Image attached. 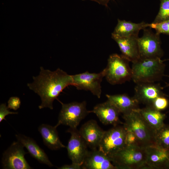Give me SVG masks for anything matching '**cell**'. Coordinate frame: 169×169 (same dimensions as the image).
Returning a JSON list of instances; mask_svg holds the SVG:
<instances>
[{"label": "cell", "mask_w": 169, "mask_h": 169, "mask_svg": "<svg viewBox=\"0 0 169 169\" xmlns=\"http://www.w3.org/2000/svg\"><path fill=\"white\" fill-rule=\"evenodd\" d=\"M39 74L33 77V81L28 83L30 89L40 97L41 103L39 109H53V103L61 92L67 87L73 84L72 75H69L60 68L54 71L40 67Z\"/></svg>", "instance_id": "1"}, {"label": "cell", "mask_w": 169, "mask_h": 169, "mask_svg": "<svg viewBox=\"0 0 169 169\" xmlns=\"http://www.w3.org/2000/svg\"><path fill=\"white\" fill-rule=\"evenodd\" d=\"M165 67L160 58H140L132 63V79L136 84L159 81L164 75Z\"/></svg>", "instance_id": "2"}, {"label": "cell", "mask_w": 169, "mask_h": 169, "mask_svg": "<svg viewBox=\"0 0 169 169\" xmlns=\"http://www.w3.org/2000/svg\"><path fill=\"white\" fill-rule=\"evenodd\" d=\"M139 109L123 114L125 129L132 132L136 137L139 146L146 148L155 145V131L146 122L139 111Z\"/></svg>", "instance_id": "3"}, {"label": "cell", "mask_w": 169, "mask_h": 169, "mask_svg": "<svg viewBox=\"0 0 169 169\" xmlns=\"http://www.w3.org/2000/svg\"><path fill=\"white\" fill-rule=\"evenodd\" d=\"M116 169H146V148L126 146L109 157Z\"/></svg>", "instance_id": "4"}, {"label": "cell", "mask_w": 169, "mask_h": 169, "mask_svg": "<svg viewBox=\"0 0 169 169\" xmlns=\"http://www.w3.org/2000/svg\"><path fill=\"white\" fill-rule=\"evenodd\" d=\"M129 61L121 54H113L110 55L107 65L104 69L105 77L112 85L121 84L132 79L131 68Z\"/></svg>", "instance_id": "5"}, {"label": "cell", "mask_w": 169, "mask_h": 169, "mask_svg": "<svg viewBox=\"0 0 169 169\" xmlns=\"http://www.w3.org/2000/svg\"><path fill=\"white\" fill-rule=\"evenodd\" d=\"M58 100L61 104L62 108L56 125L57 127L63 125L76 129L81 121L90 113L86 109V102L85 101L64 104Z\"/></svg>", "instance_id": "6"}, {"label": "cell", "mask_w": 169, "mask_h": 169, "mask_svg": "<svg viewBox=\"0 0 169 169\" xmlns=\"http://www.w3.org/2000/svg\"><path fill=\"white\" fill-rule=\"evenodd\" d=\"M126 130L123 126L116 125L105 131L98 146V149L109 157L126 146Z\"/></svg>", "instance_id": "7"}, {"label": "cell", "mask_w": 169, "mask_h": 169, "mask_svg": "<svg viewBox=\"0 0 169 169\" xmlns=\"http://www.w3.org/2000/svg\"><path fill=\"white\" fill-rule=\"evenodd\" d=\"M140 58H161L163 54L160 34L150 29H143V34L137 39Z\"/></svg>", "instance_id": "8"}, {"label": "cell", "mask_w": 169, "mask_h": 169, "mask_svg": "<svg viewBox=\"0 0 169 169\" xmlns=\"http://www.w3.org/2000/svg\"><path fill=\"white\" fill-rule=\"evenodd\" d=\"M104 69L99 73H84L72 75L73 85L78 90L90 91L94 95L100 98L102 90L101 83L105 77Z\"/></svg>", "instance_id": "9"}, {"label": "cell", "mask_w": 169, "mask_h": 169, "mask_svg": "<svg viewBox=\"0 0 169 169\" xmlns=\"http://www.w3.org/2000/svg\"><path fill=\"white\" fill-rule=\"evenodd\" d=\"M24 146L19 141L13 142L3 153L2 163L6 169H30L32 168L26 160L24 156L27 153Z\"/></svg>", "instance_id": "10"}, {"label": "cell", "mask_w": 169, "mask_h": 169, "mask_svg": "<svg viewBox=\"0 0 169 169\" xmlns=\"http://www.w3.org/2000/svg\"><path fill=\"white\" fill-rule=\"evenodd\" d=\"M67 131L71 134L66 147L68 156L72 163L81 166L89 152L88 146L77 128H70Z\"/></svg>", "instance_id": "11"}, {"label": "cell", "mask_w": 169, "mask_h": 169, "mask_svg": "<svg viewBox=\"0 0 169 169\" xmlns=\"http://www.w3.org/2000/svg\"><path fill=\"white\" fill-rule=\"evenodd\" d=\"M135 88L134 97L139 103L147 105H152L158 97L164 96L162 88L159 84L155 83L136 84Z\"/></svg>", "instance_id": "12"}, {"label": "cell", "mask_w": 169, "mask_h": 169, "mask_svg": "<svg viewBox=\"0 0 169 169\" xmlns=\"http://www.w3.org/2000/svg\"><path fill=\"white\" fill-rule=\"evenodd\" d=\"M146 169L169 168V150L156 145L146 148Z\"/></svg>", "instance_id": "13"}, {"label": "cell", "mask_w": 169, "mask_h": 169, "mask_svg": "<svg viewBox=\"0 0 169 169\" xmlns=\"http://www.w3.org/2000/svg\"><path fill=\"white\" fill-rule=\"evenodd\" d=\"M89 113L95 114L101 122L105 125H117L120 122L119 119L120 112L109 100L96 105Z\"/></svg>", "instance_id": "14"}, {"label": "cell", "mask_w": 169, "mask_h": 169, "mask_svg": "<svg viewBox=\"0 0 169 169\" xmlns=\"http://www.w3.org/2000/svg\"><path fill=\"white\" fill-rule=\"evenodd\" d=\"M105 131L94 120L85 123L79 131L80 136L91 149L98 147Z\"/></svg>", "instance_id": "15"}, {"label": "cell", "mask_w": 169, "mask_h": 169, "mask_svg": "<svg viewBox=\"0 0 169 169\" xmlns=\"http://www.w3.org/2000/svg\"><path fill=\"white\" fill-rule=\"evenodd\" d=\"M81 167L83 169H116L109 157L97 148L89 151Z\"/></svg>", "instance_id": "16"}, {"label": "cell", "mask_w": 169, "mask_h": 169, "mask_svg": "<svg viewBox=\"0 0 169 169\" xmlns=\"http://www.w3.org/2000/svg\"><path fill=\"white\" fill-rule=\"evenodd\" d=\"M111 37L117 44L121 55L132 63L140 58L137 39L138 37H124L112 33Z\"/></svg>", "instance_id": "17"}, {"label": "cell", "mask_w": 169, "mask_h": 169, "mask_svg": "<svg viewBox=\"0 0 169 169\" xmlns=\"http://www.w3.org/2000/svg\"><path fill=\"white\" fill-rule=\"evenodd\" d=\"M17 141L25 147L30 155L40 163L50 167L54 166L44 150L32 138L21 134L16 135Z\"/></svg>", "instance_id": "18"}, {"label": "cell", "mask_w": 169, "mask_h": 169, "mask_svg": "<svg viewBox=\"0 0 169 169\" xmlns=\"http://www.w3.org/2000/svg\"><path fill=\"white\" fill-rule=\"evenodd\" d=\"M57 126L42 124L38 128L44 144L52 150L66 147L60 141L56 128Z\"/></svg>", "instance_id": "19"}, {"label": "cell", "mask_w": 169, "mask_h": 169, "mask_svg": "<svg viewBox=\"0 0 169 169\" xmlns=\"http://www.w3.org/2000/svg\"><path fill=\"white\" fill-rule=\"evenodd\" d=\"M107 100L118 109L120 113L123 114L139 108V102L134 97H131L125 94L114 95L106 94Z\"/></svg>", "instance_id": "20"}, {"label": "cell", "mask_w": 169, "mask_h": 169, "mask_svg": "<svg viewBox=\"0 0 169 169\" xmlns=\"http://www.w3.org/2000/svg\"><path fill=\"white\" fill-rule=\"evenodd\" d=\"M149 24L144 22L135 23L118 19L117 24L112 33L121 37H138L140 30L149 27Z\"/></svg>", "instance_id": "21"}, {"label": "cell", "mask_w": 169, "mask_h": 169, "mask_svg": "<svg viewBox=\"0 0 169 169\" xmlns=\"http://www.w3.org/2000/svg\"><path fill=\"white\" fill-rule=\"evenodd\" d=\"M139 111L147 124L156 131L163 126L165 115L151 105H147Z\"/></svg>", "instance_id": "22"}, {"label": "cell", "mask_w": 169, "mask_h": 169, "mask_svg": "<svg viewBox=\"0 0 169 169\" xmlns=\"http://www.w3.org/2000/svg\"><path fill=\"white\" fill-rule=\"evenodd\" d=\"M155 140L156 146L169 150V125L164 124L155 131Z\"/></svg>", "instance_id": "23"}, {"label": "cell", "mask_w": 169, "mask_h": 169, "mask_svg": "<svg viewBox=\"0 0 169 169\" xmlns=\"http://www.w3.org/2000/svg\"><path fill=\"white\" fill-rule=\"evenodd\" d=\"M168 19H169V0H161L159 10L153 23H159Z\"/></svg>", "instance_id": "24"}, {"label": "cell", "mask_w": 169, "mask_h": 169, "mask_svg": "<svg viewBox=\"0 0 169 169\" xmlns=\"http://www.w3.org/2000/svg\"><path fill=\"white\" fill-rule=\"evenodd\" d=\"M154 29L156 33L160 34L161 33L169 35V19L157 23H149V27Z\"/></svg>", "instance_id": "25"}, {"label": "cell", "mask_w": 169, "mask_h": 169, "mask_svg": "<svg viewBox=\"0 0 169 169\" xmlns=\"http://www.w3.org/2000/svg\"><path fill=\"white\" fill-rule=\"evenodd\" d=\"M168 105V101L167 99L164 96H160L154 101L151 106L160 111L165 109Z\"/></svg>", "instance_id": "26"}, {"label": "cell", "mask_w": 169, "mask_h": 169, "mask_svg": "<svg viewBox=\"0 0 169 169\" xmlns=\"http://www.w3.org/2000/svg\"><path fill=\"white\" fill-rule=\"evenodd\" d=\"M125 142L126 146L136 145L140 146L137 139L135 135L131 131L127 130H126Z\"/></svg>", "instance_id": "27"}, {"label": "cell", "mask_w": 169, "mask_h": 169, "mask_svg": "<svg viewBox=\"0 0 169 169\" xmlns=\"http://www.w3.org/2000/svg\"><path fill=\"white\" fill-rule=\"evenodd\" d=\"M21 101L18 97L13 96L10 98L8 102V107L10 109L15 110L19 109L21 105Z\"/></svg>", "instance_id": "28"}, {"label": "cell", "mask_w": 169, "mask_h": 169, "mask_svg": "<svg viewBox=\"0 0 169 169\" xmlns=\"http://www.w3.org/2000/svg\"><path fill=\"white\" fill-rule=\"evenodd\" d=\"M18 113V112L10 111L5 103L2 104L0 105V122H1L3 120H5L6 116L9 114Z\"/></svg>", "instance_id": "29"}, {"label": "cell", "mask_w": 169, "mask_h": 169, "mask_svg": "<svg viewBox=\"0 0 169 169\" xmlns=\"http://www.w3.org/2000/svg\"><path fill=\"white\" fill-rule=\"evenodd\" d=\"M59 169H80L81 166L78 164L72 163L70 165H64L58 168Z\"/></svg>", "instance_id": "30"}, {"label": "cell", "mask_w": 169, "mask_h": 169, "mask_svg": "<svg viewBox=\"0 0 169 169\" xmlns=\"http://www.w3.org/2000/svg\"><path fill=\"white\" fill-rule=\"evenodd\" d=\"M90 0L96 2L99 4L107 7L108 4L110 0H82L83 1Z\"/></svg>", "instance_id": "31"}, {"label": "cell", "mask_w": 169, "mask_h": 169, "mask_svg": "<svg viewBox=\"0 0 169 169\" xmlns=\"http://www.w3.org/2000/svg\"><path fill=\"white\" fill-rule=\"evenodd\" d=\"M169 86V84H166V87H168Z\"/></svg>", "instance_id": "32"}]
</instances>
